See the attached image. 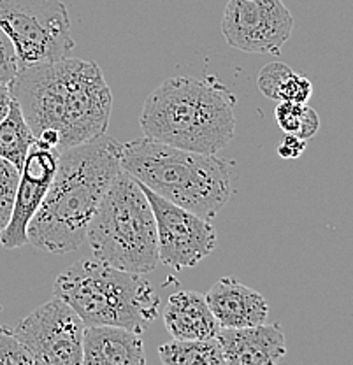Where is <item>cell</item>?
Returning <instances> with one entry per match:
<instances>
[{
    "label": "cell",
    "instance_id": "obj_3",
    "mask_svg": "<svg viewBox=\"0 0 353 365\" xmlns=\"http://www.w3.org/2000/svg\"><path fill=\"white\" fill-rule=\"evenodd\" d=\"M235 102L232 91L215 78L174 76L146 97L141 128L158 143L216 155L234 137Z\"/></svg>",
    "mask_w": 353,
    "mask_h": 365
},
{
    "label": "cell",
    "instance_id": "obj_5",
    "mask_svg": "<svg viewBox=\"0 0 353 365\" xmlns=\"http://www.w3.org/2000/svg\"><path fill=\"white\" fill-rule=\"evenodd\" d=\"M53 295L69 304L85 327L116 325L143 334L158 318L160 299L143 274L97 260H78L55 279Z\"/></svg>",
    "mask_w": 353,
    "mask_h": 365
},
{
    "label": "cell",
    "instance_id": "obj_26",
    "mask_svg": "<svg viewBox=\"0 0 353 365\" xmlns=\"http://www.w3.org/2000/svg\"><path fill=\"white\" fill-rule=\"evenodd\" d=\"M0 309H2V307H0Z\"/></svg>",
    "mask_w": 353,
    "mask_h": 365
},
{
    "label": "cell",
    "instance_id": "obj_13",
    "mask_svg": "<svg viewBox=\"0 0 353 365\" xmlns=\"http://www.w3.org/2000/svg\"><path fill=\"white\" fill-rule=\"evenodd\" d=\"M208 306L222 329H242L267 322L269 304L259 292L235 277H222L206 294Z\"/></svg>",
    "mask_w": 353,
    "mask_h": 365
},
{
    "label": "cell",
    "instance_id": "obj_7",
    "mask_svg": "<svg viewBox=\"0 0 353 365\" xmlns=\"http://www.w3.org/2000/svg\"><path fill=\"white\" fill-rule=\"evenodd\" d=\"M0 29L13 41L20 68L66 58L76 46L62 0H0Z\"/></svg>",
    "mask_w": 353,
    "mask_h": 365
},
{
    "label": "cell",
    "instance_id": "obj_24",
    "mask_svg": "<svg viewBox=\"0 0 353 365\" xmlns=\"http://www.w3.org/2000/svg\"><path fill=\"white\" fill-rule=\"evenodd\" d=\"M307 140L301 139V137L294 135V134H287L285 135L283 143L278 146V155L280 158L283 160H290V158H299L306 150Z\"/></svg>",
    "mask_w": 353,
    "mask_h": 365
},
{
    "label": "cell",
    "instance_id": "obj_12",
    "mask_svg": "<svg viewBox=\"0 0 353 365\" xmlns=\"http://www.w3.org/2000/svg\"><path fill=\"white\" fill-rule=\"evenodd\" d=\"M223 364L271 365L287 355V341L280 325H252L242 329H220Z\"/></svg>",
    "mask_w": 353,
    "mask_h": 365
},
{
    "label": "cell",
    "instance_id": "obj_4",
    "mask_svg": "<svg viewBox=\"0 0 353 365\" xmlns=\"http://www.w3.org/2000/svg\"><path fill=\"white\" fill-rule=\"evenodd\" d=\"M121 169L170 202L213 220L237 190L232 160L197 153L150 137L121 144Z\"/></svg>",
    "mask_w": 353,
    "mask_h": 365
},
{
    "label": "cell",
    "instance_id": "obj_19",
    "mask_svg": "<svg viewBox=\"0 0 353 365\" xmlns=\"http://www.w3.org/2000/svg\"><path fill=\"white\" fill-rule=\"evenodd\" d=\"M18 182H20V169L9 160L0 157V234L13 215Z\"/></svg>",
    "mask_w": 353,
    "mask_h": 365
},
{
    "label": "cell",
    "instance_id": "obj_15",
    "mask_svg": "<svg viewBox=\"0 0 353 365\" xmlns=\"http://www.w3.org/2000/svg\"><path fill=\"white\" fill-rule=\"evenodd\" d=\"M164 323L174 339H213L222 329L208 306L206 295L190 290L169 297Z\"/></svg>",
    "mask_w": 353,
    "mask_h": 365
},
{
    "label": "cell",
    "instance_id": "obj_18",
    "mask_svg": "<svg viewBox=\"0 0 353 365\" xmlns=\"http://www.w3.org/2000/svg\"><path fill=\"white\" fill-rule=\"evenodd\" d=\"M275 116L276 123L285 134H294L305 140H309L311 137L317 135L318 128H320L318 113L307 104L283 101L276 108Z\"/></svg>",
    "mask_w": 353,
    "mask_h": 365
},
{
    "label": "cell",
    "instance_id": "obj_6",
    "mask_svg": "<svg viewBox=\"0 0 353 365\" xmlns=\"http://www.w3.org/2000/svg\"><path fill=\"white\" fill-rule=\"evenodd\" d=\"M86 241L93 257L121 271L148 274L158 265L153 209L141 185L121 169L95 211Z\"/></svg>",
    "mask_w": 353,
    "mask_h": 365
},
{
    "label": "cell",
    "instance_id": "obj_2",
    "mask_svg": "<svg viewBox=\"0 0 353 365\" xmlns=\"http://www.w3.org/2000/svg\"><path fill=\"white\" fill-rule=\"evenodd\" d=\"M121 143L102 134L60 150L58 169L26 228L29 245L55 255L78 250L116 174Z\"/></svg>",
    "mask_w": 353,
    "mask_h": 365
},
{
    "label": "cell",
    "instance_id": "obj_21",
    "mask_svg": "<svg viewBox=\"0 0 353 365\" xmlns=\"http://www.w3.org/2000/svg\"><path fill=\"white\" fill-rule=\"evenodd\" d=\"M292 68L283 62H271L265 67H262L257 78V86H259L260 93L265 95L271 101L278 102L280 88H282L283 81L292 74Z\"/></svg>",
    "mask_w": 353,
    "mask_h": 365
},
{
    "label": "cell",
    "instance_id": "obj_8",
    "mask_svg": "<svg viewBox=\"0 0 353 365\" xmlns=\"http://www.w3.org/2000/svg\"><path fill=\"white\" fill-rule=\"evenodd\" d=\"M83 332L85 323L79 314L55 295L14 329L36 364L49 365L83 364Z\"/></svg>",
    "mask_w": 353,
    "mask_h": 365
},
{
    "label": "cell",
    "instance_id": "obj_16",
    "mask_svg": "<svg viewBox=\"0 0 353 365\" xmlns=\"http://www.w3.org/2000/svg\"><path fill=\"white\" fill-rule=\"evenodd\" d=\"M158 359L164 365H220L222 348L213 339H174L158 348Z\"/></svg>",
    "mask_w": 353,
    "mask_h": 365
},
{
    "label": "cell",
    "instance_id": "obj_9",
    "mask_svg": "<svg viewBox=\"0 0 353 365\" xmlns=\"http://www.w3.org/2000/svg\"><path fill=\"white\" fill-rule=\"evenodd\" d=\"M139 185L153 209L157 222L158 258L162 264L181 271L195 267L204 258L210 257L218 242L211 220L170 202L158 193L151 192L143 182Z\"/></svg>",
    "mask_w": 353,
    "mask_h": 365
},
{
    "label": "cell",
    "instance_id": "obj_25",
    "mask_svg": "<svg viewBox=\"0 0 353 365\" xmlns=\"http://www.w3.org/2000/svg\"><path fill=\"white\" fill-rule=\"evenodd\" d=\"M11 102H13V93L9 83H0V121L9 113Z\"/></svg>",
    "mask_w": 353,
    "mask_h": 365
},
{
    "label": "cell",
    "instance_id": "obj_1",
    "mask_svg": "<svg viewBox=\"0 0 353 365\" xmlns=\"http://www.w3.org/2000/svg\"><path fill=\"white\" fill-rule=\"evenodd\" d=\"M9 86L34 137L56 132L58 151L108 132L113 95L97 63L66 56L21 67Z\"/></svg>",
    "mask_w": 353,
    "mask_h": 365
},
{
    "label": "cell",
    "instance_id": "obj_17",
    "mask_svg": "<svg viewBox=\"0 0 353 365\" xmlns=\"http://www.w3.org/2000/svg\"><path fill=\"white\" fill-rule=\"evenodd\" d=\"M34 140L36 137L30 130L20 106L13 98L9 113L0 121V157L9 160L21 170Z\"/></svg>",
    "mask_w": 353,
    "mask_h": 365
},
{
    "label": "cell",
    "instance_id": "obj_11",
    "mask_svg": "<svg viewBox=\"0 0 353 365\" xmlns=\"http://www.w3.org/2000/svg\"><path fill=\"white\" fill-rule=\"evenodd\" d=\"M58 158L60 151L56 148L48 146L43 140H34L20 170V182H18L13 215H11L7 227L0 234V242L4 248L16 250L29 245L26 228L55 178L56 169H58Z\"/></svg>",
    "mask_w": 353,
    "mask_h": 365
},
{
    "label": "cell",
    "instance_id": "obj_10",
    "mask_svg": "<svg viewBox=\"0 0 353 365\" xmlns=\"http://www.w3.org/2000/svg\"><path fill=\"white\" fill-rule=\"evenodd\" d=\"M294 30L283 0H229L222 34L229 46L255 55H280Z\"/></svg>",
    "mask_w": 353,
    "mask_h": 365
},
{
    "label": "cell",
    "instance_id": "obj_20",
    "mask_svg": "<svg viewBox=\"0 0 353 365\" xmlns=\"http://www.w3.org/2000/svg\"><path fill=\"white\" fill-rule=\"evenodd\" d=\"M0 364L32 365L36 364L25 344L16 337L13 330L0 325Z\"/></svg>",
    "mask_w": 353,
    "mask_h": 365
},
{
    "label": "cell",
    "instance_id": "obj_14",
    "mask_svg": "<svg viewBox=\"0 0 353 365\" xmlns=\"http://www.w3.org/2000/svg\"><path fill=\"white\" fill-rule=\"evenodd\" d=\"M83 364L144 365L141 334L116 325H90L83 332Z\"/></svg>",
    "mask_w": 353,
    "mask_h": 365
},
{
    "label": "cell",
    "instance_id": "obj_22",
    "mask_svg": "<svg viewBox=\"0 0 353 365\" xmlns=\"http://www.w3.org/2000/svg\"><path fill=\"white\" fill-rule=\"evenodd\" d=\"M313 95V83L305 76L292 72L287 79L283 81L282 88H280L278 102H299V104H307L309 97Z\"/></svg>",
    "mask_w": 353,
    "mask_h": 365
},
{
    "label": "cell",
    "instance_id": "obj_23",
    "mask_svg": "<svg viewBox=\"0 0 353 365\" xmlns=\"http://www.w3.org/2000/svg\"><path fill=\"white\" fill-rule=\"evenodd\" d=\"M18 55L13 41L0 29V83H11L18 74Z\"/></svg>",
    "mask_w": 353,
    "mask_h": 365
}]
</instances>
